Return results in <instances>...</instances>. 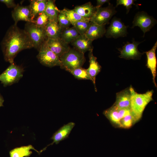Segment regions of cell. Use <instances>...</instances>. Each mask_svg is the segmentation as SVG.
I'll use <instances>...</instances> for the list:
<instances>
[{"label": "cell", "instance_id": "cell-22", "mask_svg": "<svg viewBox=\"0 0 157 157\" xmlns=\"http://www.w3.org/2000/svg\"><path fill=\"white\" fill-rule=\"evenodd\" d=\"M47 1V0L30 1V4L29 6L33 21L39 15L44 11Z\"/></svg>", "mask_w": 157, "mask_h": 157}, {"label": "cell", "instance_id": "cell-24", "mask_svg": "<svg viewBox=\"0 0 157 157\" xmlns=\"http://www.w3.org/2000/svg\"><path fill=\"white\" fill-rule=\"evenodd\" d=\"M34 150L38 153L31 145L17 147L10 152V157H28L32 154L31 150Z\"/></svg>", "mask_w": 157, "mask_h": 157}, {"label": "cell", "instance_id": "cell-19", "mask_svg": "<svg viewBox=\"0 0 157 157\" xmlns=\"http://www.w3.org/2000/svg\"><path fill=\"white\" fill-rule=\"evenodd\" d=\"M106 31L105 25H99L91 22L85 35L88 39L93 41L102 37L105 34Z\"/></svg>", "mask_w": 157, "mask_h": 157}, {"label": "cell", "instance_id": "cell-13", "mask_svg": "<svg viewBox=\"0 0 157 157\" xmlns=\"http://www.w3.org/2000/svg\"><path fill=\"white\" fill-rule=\"evenodd\" d=\"M12 16L15 25L20 21L32 22L33 21L29 5L24 6L17 4L12 11Z\"/></svg>", "mask_w": 157, "mask_h": 157}, {"label": "cell", "instance_id": "cell-33", "mask_svg": "<svg viewBox=\"0 0 157 157\" xmlns=\"http://www.w3.org/2000/svg\"><path fill=\"white\" fill-rule=\"evenodd\" d=\"M0 1L4 3L8 8H14L17 5L14 1L13 0H0Z\"/></svg>", "mask_w": 157, "mask_h": 157}, {"label": "cell", "instance_id": "cell-18", "mask_svg": "<svg viewBox=\"0 0 157 157\" xmlns=\"http://www.w3.org/2000/svg\"><path fill=\"white\" fill-rule=\"evenodd\" d=\"M131 94L129 88H127L116 94L115 102L113 105L121 109H130Z\"/></svg>", "mask_w": 157, "mask_h": 157}, {"label": "cell", "instance_id": "cell-27", "mask_svg": "<svg viewBox=\"0 0 157 157\" xmlns=\"http://www.w3.org/2000/svg\"><path fill=\"white\" fill-rule=\"evenodd\" d=\"M67 72H69L76 78L78 80H88L91 81V78L86 69L82 67L69 70Z\"/></svg>", "mask_w": 157, "mask_h": 157}, {"label": "cell", "instance_id": "cell-25", "mask_svg": "<svg viewBox=\"0 0 157 157\" xmlns=\"http://www.w3.org/2000/svg\"><path fill=\"white\" fill-rule=\"evenodd\" d=\"M79 35L78 33L74 27H69L62 31L60 38L69 44L75 40Z\"/></svg>", "mask_w": 157, "mask_h": 157}, {"label": "cell", "instance_id": "cell-7", "mask_svg": "<svg viewBox=\"0 0 157 157\" xmlns=\"http://www.w3.org/2000/svg\"><path fill=\"white\" fill-rule=\"evenodd\" d=\"M116 12L115 8L109 3L107 7L97 8L90 21L99 25H105L109 23L110 20Z\"/></svg>", "mask_w": 157, "mask_h": 157}, {"label": "cell", "instance_id": "cell-14", "mask_svg": "<svg viewBox=\"0 0 157 157\" xmlns=\"http://www.w3.org/2000/svg\"><path fill=\"white\" fill-rule=\"evenodd\" d=\"M93 50L89 51L88 56L89 65L88 68L86 70L94 85L95 90L96 91L97 89L95 84L96 77L100 72L101 66L97 62L96 57L93 55Z\"/></svg>", "mask_w": 157, "mask_h": 157}, {"label": "cell", "instance_id": "cell-2", "mask_svg": "<svg viewBox=\"0 0 157 157\" xmlns=\"http://www.w3.org/2000/svg\"><path fill=\"white\" fill-rule=\"evenodd\" d=\"M131 94L130 109L136 122L141 118L147 105L153 100V90L148 91L143 94L137 93L133 87L129 88Z\"/></svg>", "mask_w": 157, "mask_h": 157}, {"label": "cell", "instance_id": "cell-34", "mask_svg": "<svg viewBox=\"0 0 157 157\" xmlns=\"http://www.w3.org/2000/svg\"><path fill=\"white\" fill-rule=\"evenodd\" d=\"M110 0H97V5L96 6L97 8L101 6L104 4L106 3H109Z\"/></svg>", "mask_w": 157, "mask_h": 157}, {"label": "cell", "instance_id": "cell-31", "mask_svg": "<svg viewBox=\"0 0 157 157\" xmlns=\"http://www.w3.org/2000/svg\"><path fill=\"white\" fill-rule=\"evenodd\" d=\"M58 21L59 25L62 31L69 27L71 24L66 16L60 10L58 16Z\"/></svg>", "mask_w": 157, "mask_h": 157}, {"label": "cell", "instance_id": "cell-20", "mask_svg": "<svg viewBox=\"0 0 157 157\" xmlns=\"http://www.w3.org/2000/svg\"><path fill=\"white\" fill-rule=\"evenodd\" d=\"M97 9L96 6H94L91 2H89L76 6L73 10L82 17L90 20Z\"/></svg>", "mask_w": 157, "mask_h": 157}, {"label": "cell", "instance_id": "cell-9", "mask_svg": "<svg viewBox=\"0 0 157 157\" xmlns=\"http://www.w3.org/2000/svg\"><path fill=\"white\" fill-rule=\"evenodd\" d=\"M127 28L120 19L115 17L106 30L105 35L108 38H114L126 36L128 33Z\"/></svg>", "mask_w": 157, "mask_h": 157}, {"label": "cell", "instance_id": "cell-35", "mask_svg": "<svg viewBox=\"0 0 157 157\" xmlns=\"http://www.w3.org/2000/svg\"><path fill=\"white\" fill-rule=\"evenodd\" d=\"M4 101L3 98L0 94V107L3 106V104Z\"/></svg>", "mask_w": 157, "mask_h": 157}, {"label": "cell", "instance_id": "cell-12", "mask_svg": "<svg viewBox=\"0 0 157 157\" xmlns=\"http://www.w3.org/2000/svg\"><path fill=\"white\" fill-rule=\"evenodd\" d=\"M45 43L48 47L59 58L70 48L69 44L60 38L55 39L47 38Z\"/></svg>", "mask_w": 157, "mask_h": 157}, {"label": "cell", "instance_id": "cell-30", "mask_svg": "<svg viewBox=\"0 0 157 157\" xmlns=\"http://www.w3.org/2000/svg\"><path fill=\"white\" fill-rule=\"evenodd\" d=\"M49 21L47 16L44 12L39 15L32 22L38 27L44 28Z\"/></svg>", "mask_w": 157, "mask_h": 157}, {"label": "cell", "instance_id": "cell-17", "mask_svg": "<svg viewBox=\"0 0 157 157\" xmlns=\"http://www.w3.org/2000/svg\"><path fill=\"white\" fill-rule=\"evenodd\" d=\"M93 41L88 39L85 35H79L71 43L73 48L84 54L88 51L93 49Z\"/></svg>", "mask_w": 157, "mask_h": 157}, {"label": "cell", "instance_id": "cell-23", "mask_svg": "<svg viewBox=\"0 0 157 157\" xmlns=\"http://www.w3.org/2000/svg\"><path fill=\"white\" fill-rule=\"evenodd\" d=\"M44 12L47 16L49 21L58 22V17L60 10L56 6L54 1H47Z\"/></svg>", "mask_w": 157, "mask_h": 157}, {"label": "cell", "instance_id": "cell-5", "mask_svg": "<svg viewBox=\"0 0 157 157\" xmlns=\"http://www.w3.org/2000/svg\"><path fill=\"white\" fill-rule=\"evenodd\" d=\"M24 70L22 66L14 63L9 67L1 74L0 81L4 86L10 85L18 82L23 76Z\"/></svg>", "mask_w": 157, "mask_h": 157}, {"label": "cell", "instance_id": "cell-29", "mask_svg": "<svg viewBox=\"0 0 157 157\" xmlns=\"http://www.w3.org/2000/svg\"><path fill=\"white\" fill-rule=\"evenodd\" d=\"M136 122L133 115L131 112L125 116L121 120L120 128H129Z\"/></svg>", "mask_w": 157, "mask_h": 157}, {"label": "cell", "instance_id": "cell-10", "mask_svg": "<svg viewBox=\"0 0 157 157\" xmlns=\"http://www.w3.org/2000/svg\"><path fill=\"white\" fill-rule=\"evenodd\" d=\"M142 42L135 41L133 39L131 43L127 42L122 48H119V58L126 59L138 60L140 59L143 53L138 49V47Z\"/></svg>", "mask_w": 157, "mask_h": 157}, {"label": "cell", "instance_id": "cell-8", "mask_svg": "<svg viewBox=\"0 0 157 157\" xmlns=\"http://www.w3.org/2000/svg\"><path fill=\"white\" fill-rule=\"evenodd\" d=\"M156 22V20L147 13L144 11L139 12L135 16L132 28L136 26L139 27L143 31L144 36L145 33L149 31Z\"/></svg>", "mask_w": 157, "mask_h": 157}, {"label": "cell", "instance_id": "cell-6", "mask_svg": "<svg viewBox=\"0 0 157 157\" xmlns=\"http://www.w3.org/2000/svg\"><path fill=\"white\" fill-rule=\"evenodd\" d=\"M37 58L42 65L49 67L60 66V58L47 46L45 42L38 51Z\"/></svg>", "mask_w": 157, "mask_h": 157}, {"label": "cell", "instance_id": "cell-3", "mask_svg": "<svg viewBox=\"0 0 157 157\" xmlns=\"http://www.w3.org/2000/svg\"><path fill=\"white\" fill-rule=\"evenodd\" d=\"M84 54L74 48L69 50L60 58L61 68L67 71L77 68L82 67L86 59Z\"/></svg>", "mask_w": 157, "mask_h": 157}, {"label": "cell", "instance_id": "cell-21", "mask_svg": "<svg viewBox=\"0 0 157 157\" xmlns=\"http://www.w3.org/2000/svg\"><path fill=\"white\" fill-rule=\"evenodd\" d=\"M44 30L47 38L53 39L60 38L62 31L58 22L49 20L45 26Z\"/></svg>", "mask_w": 157, "mask_h": 157}, {"label": "cell", "instance_id": "cell-26", "mask_svg": "<svg viewBox=\"0 0 157 157\" xmlns=\"http://www.w3.org/2000/svg\"><path fill=\"white\" fill-rule=\"evenodd\" d=\"M60 10L66 16L70 22L71 24L74 23L78 21H90L89 19L82 17L75 12L73 9L70 10L66 8H64L63 9Z\"/></svg>", "mask_w": 157, "mask_h": 157}, {"label": "cell", "instance_id": "cell-16", "mask_svg": "<svg viewBox=\"0 0 157 157\" xmlns=\"http://www.w3.org/2000/svg\"><path fill=\"white\" fill-rule=\"evenodd\" d=\"M75 125V123L72 122L64 125L53 134L51 138L53 142L48 146L54 143L58 144L61 141L67 138Z\"/></svg>", "mask_w": 157, "mask_h": 157}, {"label": "cell", "instance_id": "cell-28", "mask_svg": "<svg viewBox=\"0 0 157 157\" xmlns=\"http://www.w3.org/2000/svg\"><path fill=\"white\" fill-rule=\"evenodd\" d=\"M91 22L89 20L78 21L72 24L76 29L80 35H85L88 30Z\"/></svg>", "mask_w": 157, "mask_h": 157}, {"label": "cell", "instance_id": "cell-1", "mask_svg": "<svg viewBox=\"0 0 157 157\" xmlns=\"http://www.w3.org/2000/svg\"><path fill=\"white\" fill-rule=\"evenodd\" d=\"M5 60L10 64L20 51L33 48L32 43L24 31L15 24L8 29L1 43Z\"/></svg>", "mask_w": 157, "mask_h": 157}, {"label": "cell", "instance_id": "cell-4", "mask_svg": "<svg viewBox=\"0 0 157 157\" xmlns=\"http://www.w3.org/2000/svg\"><path fill=\"white\" fill-rule=\"evenodd\" d=\"M33 45V48L39 51L47 38L44 30L32 22H27L24 29Z\"/></svg>", "mask_w": 157, "mask_h": 157}, {"label": "cell", "instance_id": "cell-15", "mask_svg": "<svg viewBox=\"0 0 157 157\" xmlns=\"http://www.w3.org/2000/svg\"><path fill=\"white\" fill-rule=\"evenodd\" d=\"M157 47V41L150 50L144 52L147 57V62L146 66L149 69L152 76L153 83L156 88L157 85L155 81L156 76L157 59L156 54V51Z\"/></svg>", "mask_w": 157, "mask_h": 157}, {"label": "cell", "instance_id": "cell-11", "mask_svg": "<svg viewBox=\"0 0 157 157\" xmlns=\"http://www.w3.org/2000/svg\"><path fill=\"white\" fill-rule=\"evenodd\" d=\"M131 112L130 109H121L113 106L103 112V114L114 126L120 128L121 120Z\"/></svg>", "mask_w": 157, "mask_h": 157}, {"label": "cell", "instance_id": "cell-32", "mask_svg": "<svg viewBox=\"0 0 157 157\" xmlns=\"http://www.w3.org/2000/svg\"><path fill=\"white\" fill-rule=\"evenodd\" d=\"M135 1L134 0H117L116 1V7H117L119 5H123L126 7V13L127 14L132 7V5L134 4Z\"/></svg>", "mask_w": 157, "mask_h": 157}]
</instances>
